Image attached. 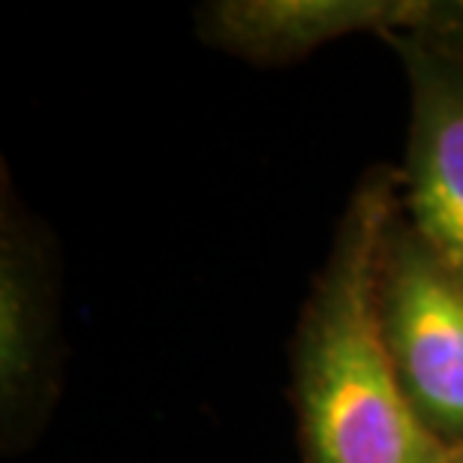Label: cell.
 Masks as SVG:
<instances>
[{
    "label": "cell",
    "instance_id": "obj_1",
    "mask_svg": "<svg viewBox=\"0 0 463 463\" xmlns=\"http://www.w3.org/2000/svg\"><path fill=\"white\" fill-rule=\"evenodd\" d=\"M403 208L401 169L373 163L352 187L289 346L301 463H446L406 403L379 331V256Z\"/></svg>",
    "mask_w": 463,
    "mask_h": 463
},
{
    "label": "cell",
    "instance_id": "obj_2",
    "mask_svg": "<svg viewBox=\"0 0 463 463\" xmlns=\"http://www.w3.org/2000/svg\"><path fill=\"white\" fill-rule=\"evenodd\" d=\"M63 394L58 241L0 165V451L43 439Z\"/></svg>",
    "mask_w": 463,
    "mask_h": 463
},
{
    "label": "cell",
    "instance_id": "obj_3",
    "mask_svg": "<svg viewBox=\"0 0 463 463\" xmlns=\"http://www.w3.org/2000/svg\"><path fill=\"white\" fill-rule=\"evenodd\" d=\"M379 331L406 403L449 451L463 446V283L433 256L403 208L379 256Z\"/></svg>",
    "mask_w": 463,
    "mask_h": 463
},
{
    "label": "cell",
    "instance_id": "obj_4",
    "mask_svg": "<svg viewBox=\"0 0 463 463\" xmlns=\"http://www.w3.org/2000/svg\"><path fill=\"white\" fill-rule=\"evenodd\" d=\"M383 43L410 85L403 214L463 283V54L412 33H392Z\"/></svg>",
    "mask_w": 463,
    "mask_h": 463
},
{
    "label": "cell",
    "instance_id": "obj_5",
    "mask_svg": "<svg viewBox=\"0 0 463 463\" xmlns=\"http://www.w3.org/2000/svg\"><path fill=\"white\" fill-rule=\"evenodd\" d=\"M442 0H208L193 24L208 49L253 67H292L346 36L428 33Z\"/></svg>",
    "mask_w": 463,
    "mask_h": 463
},
{
    "label": "cell",
    "instance_id": "obj_6",
    "mask_svg": "<svg viewBox=\"0 0 463 463\" xmlns=\"http://www.w3.org/2000/svg\"><path fill=\"white\" fill-rule=\"evenodd\" d=\"M446 463H463V446L460 449H451L449 451V460Z\"/></svg>",
    "mask_w": 463,
    "mask_h": 463
}]
</instances>
